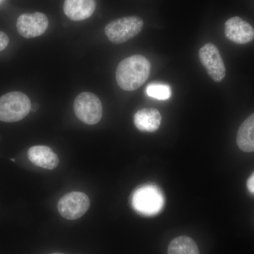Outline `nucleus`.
Segmentation results:
<instances>
[{"mask_svg":"<svg viewBox=\"0 0 254 254\" xmlns=\"http://www.w3.org/2000/svg\"><path fill=\"white\" fill-rule=\"evenodd\" d=\"M90 207L88 195L83 192L73 191L66 193L58 202V211L66 220H76L83 216Z\"/></svg>","mask_w":254,"mask_h":254,"instance_id":"nucleus-6","label":"nucleus"},{"mask_svg":"<svg viewBox=\"0 0 254 254\" xmlns=\"http://www.w3.org/2000/svg\"><path fill=\"white\" fill-rule=\"evenodd\" d=\"M225 34L227 39L237 44H247L254 39V28L239 16L230 18L225 22Z\"/></svg>","mask_w":254,"mask_h":254,"instance_id":"nucleus-9","label":"nucleus"},{"mask_svg":"<svg viewBox=\"0 0 254 254\" xmlns=\"http://www.w3.org/2000/svg\"><path fill=\"white\" fill-rule=\"evenodd\" d=\"M31 110V100L21 92H10L0 98V121L16 123L26 118Z\"/></svg>","mask_w":254,"mask_h":254,"instance_id":"nucleus-2","label":"nucleus"},{"mask_svg":"<svg viewBox=\"0 0 254 254\" xmlns=\"http://www.w3.org/2000/svg\"><path fill=\"white\" fill-rule=\"evenodd\" d=\"M150 68V62L142 55L127 58L119 64L117 68V83L125 91H135L149 77Z\"/></svg>","mask_w":254,"mask_h":254,"instance_id":"nucleus-1","label":"nucleus"},{"mask_svg":"<svg viewBox=\"0 0 254 254\" xmlns=\"http://www.w3.org/2000/svg\"><path fill=\"white\" fill-rule=\"evenodd\" d=\"M9 43V38L4 32L0 31V52L4 50Z\"/></svg>","mask_w":254,"mask_h":254,"instance_id":"nucleus-16","label":"nucleus"},{"mask_svg":"<svg viewBox=\"0 0 254 254\" xmlns=\"http://www.w3.org/2000/svg\"><path fill=\"white\" fill-rule=\"evenodd\" d=\"M237 143L243 151H254V113L241 125L237 133Z\"/></svg>","mask_w":254,"mask_h":254,"instance_id":"nucleus-13","label":"nucleus"},{"mask_svg":"<svg viewBox=\"0 0 254 254\" xmlns=\"http://www.w3.org/2000/svg\"><path fill=\"white\" fill-rule=\"evenodd\" d=\"M73 110L78 120L88 125H96L103 116L101 101L97 95L89 92H83L76 97Z\"/></svg>","mask_w":254,"mask_h":254,"instance_id":"nucleus-5","label":"nucleus"},{"mask_svg":"<svg viewBox=\"0 0 254 254\" xmlns=\"http://www.w3.org/2000/svg\"><path fill=\"white\" fill-rule=\"evenodd\" d=\"M145 92L148 96L160 100L170 99L172 95L171 86L168 83L160 81L149 83Z\"/></svg>","mask_w":254,"mask_h":254,"instance_id":"nucleus-15","label":"nucleus"},{"mask_svg":"<svg viewBox=\"0 0 254 254\" xmlns=\"http://www.w3.org/2000/svg\"><path fill=\"white\" fill-rule=\"evenodd\" d=\"M95 7V0H65L63 8L64 12L68 18L80 21L91 17Z\"/></svg>","mask_w":254,"mask_h":254,"instance_id":"nucleus-10","label":"nucleus"},{"mask_svg":"<svg viewBox=\"0 0 254 254\" xmlns=\"http://www.w3.org/2000/svg\"><path fill=\"white\" fill-rule=\"evenodd\" d=\"M200 63L206 69L209 76L215 82L225 78L226 68L219 50L213 43H207L198 52Z\"/></svg>","mask_w":254,"mask_h":254,"instance_id":"nucleus-7","label":"nucleus"},{"mask_svg":"<svg viewBox=\"0 0 254 254\" xmlns=\"http://www.w3.org/2000/svg\"><path fill=\"white\" fill-rule=\"evenodd\" d=\"M60 254V253H55V254Z\"/></svg>","mask_w":254,"mask_h":254,"instance_id":"nucleus-19","label":"nucleus"},{"mask_svg":"<svg viewBox=\"0 0 254 254\" xmlns=\"http://www.w3.org/2000/svg\"><path fill=\"white\" fill-rule=\"evenodd\" d=\"M27 155L32 163L47 170H53L59 164L58 155L46 145L32 146L28 150Z\"/></svg>","mask_w":254,"mask_h":254,"instance_id":"nucleus-11","label":"nucleus"},{"mask_svg":"<svg viewBox=\"0 0 254 254\" xmlns=\"http://www.w3.org/2000/svg\"><path fill=\"white\" fill-rule=\"evenodd\" d=\"M161 121V115L155 108H143L137 111L133 117L135 126L141 131H157Z\"/></svg>","mask_w":254,"mask_h":254,"instance_id":"nucleus-12","label":"nucleus"},{"mask_svg":"<svg viewBox=\"0 0 254 254\" xmlns=\"http://www.w3.org/2000/svg\"><path fill=\"white\" fill-rule=\"evenodd\" d=\"M11 161H13V162H16V160H15V159L11 158Z\"/></svg>","mask_w":254,"mask_h":254,"instance_id":"nucleus-18","label":"nucleus"},{"mask_svg":"<svg viewBox=\"0 0 254 254\" xmlns=\"http://www.w3.org/2000/svg\"><path fill=\"white\" fill-rule=\"evenodd\" d=\"M49 26L46 15L41 12L21 14L16 21L19 34L26 38H36L43 35Z\"/></svg>","mask_w":254,"mask_h":254,"instance_id":"nucleus-8","label":"nucleus"},{"mask_svg":"<svg viewBox=\"0 0 254 254\" xmlns=\"http://www.w3.org/2000/svg\"><path fill=\"white\" fill-rule=\"evenodd\" d=\"M247 188L252 194H254V173L251 175L247 181Z\"/></svg>","mask_w":254,"mask_h":254,"instance_id":"nucleus-17","label":"nucleus"},{"mask_svg":"<svg viewBox=\"0 0 254 254\" xmlns=\"http://www.w3.org/2000/svg\"><path fill=\"white\" fill-rule=\"evenodd\" d=\"M143 21L138 16H127L111 21L105 32L108 39L115 44H121L136 37L141 31Z\"/></svg>","mask_w":254,"mask_h":254,"instance_id":"nucleus-4","label":"nucleus"},{"mask_svg":"<svg viewBox=\"0 0 254 254\" xmlns=\"http://www.w3.org/2000/svg\"><path fill=\"white\" fill-rule=\"evenodd\" d=\"M168 254H200L198 246L190 237L180 236L171 241Z\"/></svg>","mask_w":254,"mask_h":254,"instance_id":"nucleus-14","label":"nucleus"},{"mask_svg":"<svg viewBox=\"0 0 254 254\" xmlns=\"http://www.w3.org/2000/svg\"><path fill=\"white\" fill-rule=\"evenodd\" d=\"M164 196L161 190L154 185H145L135 190L132 196V205L138 213L145 215L158 213L164 206Z\"/></svg>","mask_w":254,"mask_h":254,"instance_id":"nucleus-3","label":"nucleus"}]
</instances>
